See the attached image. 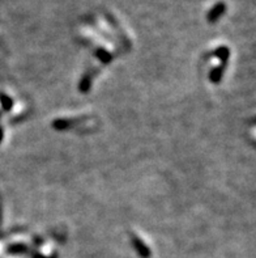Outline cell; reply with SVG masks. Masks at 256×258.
<instances>
[{
	"instance_id": "6da1fadb",
	"label": "cell",
	"mask_w": 256,
	"mask_h": 258,
	"mask_svg": "<svg viewBox=\"0 0 256 258\" xmlns=\"http://www.w3.org/2000/svg\"><path fill=\"white\" fill-rule=\"evenodd\" d=\"M225 9H226V7H225L224 3H218L217 5H214L213 9L209 12V20H211V21L216 20V18H217L218 16L225 11Z\"/></svg>"
}]
</instances>
